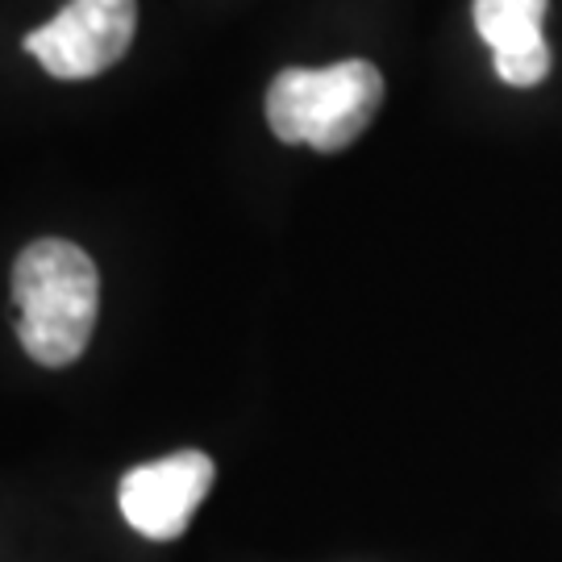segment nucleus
<instances>
[{
  "label": "nucleus",
  "instance_id": "obj_3",
  "mask_svg": "<svg viewBox=\"0 0 562 562\" xmlns=\"http://www.w3.org/2000/svg\"><path fill=\"white\" fill-rule=\"evenodd\" d=\"M134 30L138 0H71L25 38V50L55 80H92L130 50Z\"/></svg>",
  "mask_w": 562,
  "mask_h": 562
},
{
  "label": "nucleus",
  "instance_id": "obj_5",
  "mask_svg": "<svg viewBox=\"0 0 562 562\" xmlns=\"http://www.w3.org/2000/svg\"><path fill=\"white\" fill-rule=\"evenodd\" d=\"M546 4L550 0H475V30L496 55L538 46L546 42Z\"/></svg>",
  "mask_w": 562,
  "mask_h": 562
},
{
  "label": "nucleus",
  "instance_id": "obj_4",
  "mask_svg": "<svg viewBox=\"0 0 562 562\" xmlns=\"http://www.w3.org/2000/svg\"><path fill=\"white\" fill-rule=\"evenodd\" d=\"M213 459L201 450H180L167 459L134 467L117 487L121 517L138 529L142 538L171 542L192 525L201 501L213 487Z\"/></svg>",
  "mask_w": 562,
  "mask_h": 562
},
{
  "label": "nucleus",
  "instance_id": "obj_6",
  "mask_svg": "<svg viewBox=\"0 0 562 562\" xmlns=\"http://www.w3.org/2000/svg\"><path fill=\"white\" fill-rule=\"evenodd\" d=\"M496 76L513 88H533L550 76V46L538 42V46H521V50H504L496 55Z\"/></svg>",
  "mask_w": 562,
  "mask_h": 562
},
{
  "label": "nucleus",
  "instance_id": "obj_1",
  "mask_svg": "<svg viewBox=\"0 0 562 562\" xmlns=\"http://www.w3.org/2000/svg\"><path fill=\"white\" fill-rule=\"evenodd\" d=\"M18 338L42 367H71L88 350L101 308L97 262L67 238L30 241L13 262Z\"/></svg>",
  "mask_w": 562,
  "mask_h": 562
},
{
  "label": "nucleus",
  "instance_id": "obj_2",
  "mask_svg": "<svg viewBox=\"0 0 562 562\" xmlns=\"http://www.w3.org/2000/svg\"><path fill=\"white\" fill-rule=\"evenodd\" d=\"M383 104V76L375 63L341 59L334 67H288L267 88V125L280 142L313 150H346L362 138Z\"/></svg>",
  "mask_w": 562,
  "mask_h": 562
}]
</instances>
